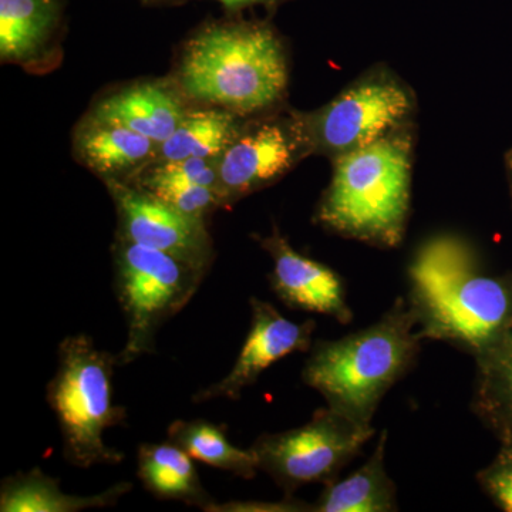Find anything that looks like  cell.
<instances>
[{
  "label": "cell",
  "mask_w": 512,
  "mask_h": 512,
  "mask_svg": "<svg viewBox=\"0 0 512 512\" xmlns=\"http://www.w3.org/2000/svg\"><path fill=\"white\" fill-rule=\"evenodd\" d=\"M137 477L158 500L181 501L204 511L217 503L202 485L194 458L170 440L138 447Z\"/></svg>",
  "instance_id": "e0dca14e"
},
{
  "label": "cell",
  "mask_w": 512,
  "mask_h": 512,
  "mask_svg": "<svg viewBox=\"0 0 512 512\" xmlns=\"http://www.w3.org/2000/svg\"><path fill=\"white\" fill-rule=\"evenodd\" d=\"M421 335L407 298H397L382 318L338 340H316L302 369L306 386L330 409L372 426L387 392L416 365Z\"/></svg>",
  "instance_id": "277c9868"
},
{
  "label": "cell",
  "mask_w": 512,
  "mask_h": 512,
  "mask_svg": "<svg viewBox=\"0 0 512 512\" xmlns=\"http://www.w3.org/2000/svg\"><path fill=\"white\" fill-rule=\"evenodd\" d=\"M478 483L501 510L512 512V451L503 450L477 476Z\"/></svg>",
  "instance_id": "cb8c5ba5"
},
{
  "label": "cell",
  "mask_w": 512,
  "mask_h": 512,
  "mask_svg": "<svg viewBox=\"0 0 512 512\" xmlns=\"http://www.w3.org/2000/svg\"><path fill=\"white\" fill-rule=\"evenodd\" d=\"M308 156L293 110L268 111L242 124L218 158L222 202L232 204L269 187Z\"/></svg>",
  "instance_id": "9c48e42d"
},
{
  "label": "cell",
  "mask_w": 512,
  "mask_h": 512,
  "mask_svg": "<svg viewBox=\"0 0 512 512\" xmlns=\"http://www.w3.org/2000/svg\"><path fill=\"white\" fill-rule=\"evenodd\" d=\"M407 296L423 339L473 357L512 326V274H485L463 239L441 235L417 251Z\"/></svg>",
  "instance_id": "6da1fadb"
},
{
  "label": "cell",
  "mask_w": 512,
  "mask_h": 512,
  "mask_svg": "<svg viewBox=\"0 0 512 512\" xmlns=\"http://www.w3.org/2000/svg\"><path fill=\"white\" fill-rule=\"evenodd\" d=\"M64 0H0V57L30 66L52 46L63 25Z\"/></svg>",
  "instance_id": "9a60e30c"
},
{
  "label": "cell",
  "mask_w": 512,
  "mask_h": 512,
  "mask_svg": "<svg viewBox=\"0 0 512 512\" xmlns=\"http://www.w3.org/2000/svg\"><path fill=\"white\" fill-rule=\"evenodd\" d=\"M505 168H507L508 183H510V194L512 201V148L505 154Z\"/></svg>",
  "instance_id": "4316f807"
},
{
  "label": "cell",
  "mask_w": 512,
  "mask_h": 512,
  "mask_svg": "<svg viewBox=\"0 0 512 512\" xmlns=\"http://www.w3.org/2000/svg\"><path fill=\"white\" fill-rule=\"evenodd\" d=\"M387 431L377 441L375 451L356 473L342 481L325 485L315 512H393L397 511L396 485L384 464Z\"/></svg>",
  "instance_id": "d6986e66"
},
{
  "label": "cell",
  "mask_w": 512,
  "mask_h": 512,
  "mask_svg": "<svg viewBox=\"0 0 512 512\" xmlns=\"http://www.w3.org/2000/svg\"><path fill=\"white\" fill-rule=\"evenodd\" d=\"M158 146L151 138L93 114L77 130L74 140L77 157L106 183H130L134 175L154 163Z\"/></svg>",
  "instance_id": "4fadbf2b"
},
{
  "label": "cell",
  "mask_w": 512,
  "mask_h": 512,
  "mask_svg": "<svg viewBox=\"0 0 512 512\" xmlns=\"http://www.w3.org/2000/svg\"><path fill=\"white\" fill-rule=\"evenodd\" d=\"M180 94L164 83H141L107 96L94 109L93 116L130 128L158 144L167 140L183 121Z\"/></svg>",
  "instance_id": "5bb4252c"
},
{
  "label": "cell",
  "mask_w": 512,
  "mask_h": 512,
  "mask_svg": "<svg viewBox=\"0 0 512 512\" xmlns=\"http://www.w3.org/2000/svg\"><path fill=\"white\" fill-rule=\"evenodd\" d=\"M474 359L473 412L501 448L512 451V326Z\"/></svg>",
  "instance_id": "ac0fdd59"
},
{
  "label": "cell",
  "mask_w": 512,
  "mask_h": 512,
  "mask_svg": "<svg viewBox=\"0 0 512 512\" xmlns=\"http://www.w3.org/2000/svg\"><path fill=\"white\" fill-rule=\"evenodd\" d=\"M146 5H180V3L188 2V0H143ZM224 8L231 12H239V10L252 8V6H278L281 3L289 2V0H217Z\"/></svg>",
  "instance_id": "484cf974"
},
{
  "label": "cell",
  "mask_w": 512,
  "mask_h": 512,
  "mask_svg": "<svg viewBox=\"0 0 512 512\" xmlns=\"http://www.w3.org/2000/svg\"><path fill=\"white\" fill-rule=\"evenodd\" d=\"M373 436L372 426L323 407L303 426L262 434L249 448L259 471L271 477L285 497H291L305 485L336 481L340 471L359 456Z\"/></svg>",
  "instance_id": "ba28073f"
},
{
  "label": "cell",
  "mask_w": 512,
  "mask_h": 512,
  "mask_svg": "<svg viewBox=\"0 0 512 512\" xmlns=\"http://www.w3.org/2000/svg\"><path fill=\"white\" fill-rule=\"evenodd\" d=\"M218 158H185V160L151 164L140 174L137 183L165 181V183L202 185V187L220 190Z\"/></svg>",
  "instance_id": "603a6c76"
},
{
  "label": "cell",
  "mask_w": 512,
  "mask_h": 512,
  "mask_svg": "<svg viewBox=\"0 0 512 512\" xmlns=\"http://www.w3.org/2000/svg\"><path fill=\"white\" fill-rule=\"evenodd\" d=\"M251 326L241 352L227 376L192 396V403L238 400L268 367L295 352H308L313 345L316 322H293L262 299L251 298Z\"/></svg>",
  "instance_id": "8fae6325"
},
{
  "label": "cell",
  "mask_w": 512,
  "mask_h": 512,
  "mask_svg": "<svg viewBox=\"0 0 512 512\" xmlns=\"http://www.w3.org/2000/svg\"><path fill=\"white\" fill-rule=\"evenodd\" d=\"M167 440L183 448L195 461L234 476L252 480L259 468L251 448L234 446L225 427L207 420H175L167 431Z\"/></svg>",
  "instance_id": "44dd1931"
},
{
  "label": "cell",
  "mask_w": 512,
  "mask_h": 512,
  "mask_svg": "<svg viewBox=\"0 0 512 512\" xmlns=\"http://www.w3.org/2000/svg\"><path fill=\"white\" fill-rule=\"evenodd\" d=\"M178 82L190 99L239 117L268 113L281 106L288 89L284 42L266 22L210 23L185 45Z\"/></svg>",
  "instance_id": "7a4b0ae2"
},
{
  "label": "cell",
  "mask_w": 512,
  "mask_h": 512,
  "mask_svg": "<svg viewBox=\"0 0 512 512\" xmlns=\"http://www.w3.org/2000/svg\"><path fill=\"white\" fill-rule=\"evenodd\" d=\"M239 119L237 114L222 109L187 111L174 133L158 146L153 164L220 157L241 130Z\"/></svg>",
  "instance_id": "ffe728a7"
},
{
  "label": "cell",
  "mask_w": 512,
  "mask_h": 512,
  "mask_svg": "<svg viewBox=\"0 0 512 512\" xmlns=\"http://www.w3.org/2000/svg\"><path fill=\"white\" fill-rule=\"evenodd\" d=\"M416 123L332 161L315 222L339 237L392 249L402 244L412 202Z\"/></svg>",
  "instance_id": "3957f363"
},
{
  "label": "cell",
  "mask_w": 512,
  "mask_h": 512,
  "mask_svg": "<svg viewBox=\"0 0 512 512\" xmlns=\"http://www.w3.org/2000/svg\"><path fill=\"white\" fill-rule=\"evenodd\" d=\"M256 241L274 261L269 285L279 301L295 311L330 316L342 325L352 322L345 284L333 269L299 254L276 227Z\"/></svg>",
  "instance_id": "7c38bea8"
},
{
  "label": "cell",
  "mask_w": 512,
  "mask_h": 512,
  "mask_svg": "<svg viewBox=\"0 0 512 512\" xmlns=\"http://www.w3.org/2000/svg\"><path fill=\"white\" fill-rule=\"evenodd\" d=\"M57 353L46 399L59 423L64 460L83 470L123 463L124 454L104 441V433L127 417L113 400L117 355L97 348L84 333L64 338Z\"/></svg>",
  "instance_id": "5b68a950"
},
{
  "label": "cell",
  "mask_w": 512,
  "mask_h": 512,
  "mask_svg": "<svg viewBox=\"0 0 512 512\" xmlns=\"http://www.w3.org/2000/svg\"><path fill=\"white\" fill-rule=\"evenodd\" d=\"M417 97L387 64L377 63L313 111L293 110L309 156L330 161L416 123Z\"/></svg>",
  "instance_id": "8992f818"
},
{
  "label": "cell",
  "mask_w": 512,
  "mask_h": 512,
  "mask_svg": "<svg viewBox=\"0 0 512 512\" xmlns=\"http://www.w3.org/2000/svg\"><path fill=\"white\" fill-rule=\"evenodd\" d=\"M119 238L165 252L207 274L214 261V245L205 220L175 210L137 185L110 181Z\"/></svg>",
  "instance_id": "30bf717a"
},
{
  "label": "cell",
  "mask_w": 512,
  "mask_h": 512,
  "mask_svg": "<svg viewBox=\"0 0 512 512\" xmlns=\"http://www.w3.org/2000/svg\"><path fill=\"white\" fill-rule=\"evenodd\" d=\"M137 187L156 195L175 210L205 220L212 211L224 205L221 192L217 188L202 185L165 183V181H141Z\"/></svg>",
  "instance_id": "7402d4cb"
},
{
  "label": "cell",
  "mask_w": 512,
  "mask_h": 512,
  "mask_svg": "<svg viewBox=\"0 0 512 512\" xmlns=\"http://www.w3.org/2000/svg\"><path fill=\"white\" fill-rule=\"evenodd\" d=\"M227 512V511H312V504L302 503V501L291 500L285 497L282 503H239V501H231L227 504L215 503L210 508V512Z\"/></svg>",
  "instance_id": "d4e9b609"
},
{
  "label": "cell",
  "mask_w": 512,
  "mask_h": 512,
  "mask_svg": "<svg viewBox=\"0 0 512 512\" xmlns=\"http://www.w3.org/2000/svg\"><path fill=\"white\" fill-rule=\"evenodd\" d=\"M133 490V484L121 481L93 495H73L60 490L59 481L40 468L18 471L0 485L2 512H79L113 507Z\"/></svg>",
  "instance_id": "2e32d148"
},
{
  "label": "cell",
  "mask_w": 512,
  "mask_h": 512,
  "mask_svg": "<svg viewBox=\"0 0 512 512\" xmlns=\"http://www.w3.org/2000/svg\"><path fill=\"white\" fill-rule=\"evenodd\" d=\"M205 275L173 255L117 238L114 291L127 323L119 366L154 353L158 330L190 303Z\"/></svg>",
  "instance_id": "52a82bcc"
}]
</instances>
